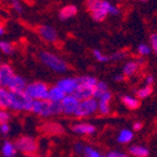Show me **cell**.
Listing matches in <instances>:
<instances>
[{"label":"cell","mask_w":157,"mask_h":157,"mask_svg":"<svg viewBox=\"0 0 157 157\" xmlns=\"http://www.w3.org/2000/svg\"><path fill=\"white\" fill-rule=\"evenodd\" d=\"M31 113L40 118H52L61 115V109H60V104L52 103L45 99V101H33Z\"/></svg>","instance_id":"1"},{"label":"cell","mask_w":157,"mask_h":157,"mask_svg":"<svg viewBox=\"0 0 157 157\" xmlns=\"http://www.w3.org/2000/svg\"><path fill=\"white\" fill-rule=\"evenodd\" d=\"M40 61L56 73H64L68 71L69 66L61 57L49 52H42L39 54Z\"/></svg>","instance_id":"2"},{"label":"cell","mask_w":157,"mask_h":157,"mask_svg":"<svg viewBox=\"0 0 157 157\" xmlns=\"http://www.w3.org/2000/svg\"><path fill=\"white\" fill-rule=\"evenodd\" d=\"M33 101L25 94V92L11 93V104L9 110L14 113H31Z\"/></svg>","instance_id":"3"},{"label":"cell","mask_w":157,"mask_h":157,"mask_svg":"<svg viewBox=\"0 0 157 157\" xmlns=\"http://www.w3.org/2000/svg\"><path fill=\"white\" fill-rule=\"evenodd\" d=\"M49 86L45 82L36 81L32 83H27L24 92L33 101H45L47 99Z\"/></svg>","instance_id":"4"},{"label":"cell","mask_w":157,"mask_h":157,"mask_svg":"<svg viewBox=\"0 0 157 157\" xmlns=\"http://www.w3.org/2000/svg\"><path fill=\"white\" fill-rule=\"evenodd\" d=\"M120 9L117 7V6L111 5L108 0H103V2L99 7L96 10H94L93 12H91L92 19L96 22H103L104 20L107 17V15H113V17H117V15L120 14Z\"/></svg>","instance_id":"5"},{"label":"cell","mask_w":157,"mask_h":157,"mask_svg":"<svg viewBox=\"0 0 157 157\" xmlns=\"http://www.w3.org/2000/svg\"><path fill=\"white\" fill-rule=\"evenodd\" d=\"M17 151L22 153L25 156L29 155H35V153L38 150V144H37L36 139H34L31 135H23L20 136L14 142Z\"/></svg>","instance_id":"6"},{"label":"cell","mask_w":157,"mask_h":157,"mask_svg":"<svg viewBox=\"0 0 157 157\" xmlns=\"http://www.w3.org/2000/svg\"><path fill=\"white\" fill-rule=\"evenodd\" d=\"M97 108H98V101L94 97L88 98V99H84V101H80L78 109H76L75 113H74V117L80 118V119L87 118L90 116L94 115L95 113H97Z\"/></svg>","instance_id":"7"},{"label":"cell","mask_w":157,"mask_h":157,"mask_svg":"<svg viewBox=\"0 0 157 157\" xmlns=\"http://www.w3.org/2000/svg\"><path fill=\"white\" fill-rule=\"evenodd\" d=\"M78 103L80 101L74 95H66L60 103L61 113L66 116H74L76 109H78Z\"/></svg>","instance_id":"8"},{"label":"cell","mask_w":157,"mask_h":157,"mask_svg":"<svg viewBox=\"0 0 157 157\" xmlns=\"http://www.w3.org/2000/svg\"><path fill=\"white\" fill-rule=\"evenodd\" d=\"M66 95H73L78 86V78L75 76H66L58 80L56 84Z\"/></svg>","instance_id":"9"},{"label":"cell","mask_w":157,"mask_h":157,"mask_svg":"<svg viewBox=\"0 0 157 157\" xmlns=\"http://www.w3.org/2000/svg\"><path fill=\"white\" fill-rule=\"evenodd\" d=\"M38 35L43 40L47 43H56L58 39V32L55 27L50 26V25H39L37 29Z\"/></svg>","instance_id":"10"},{"label":"cell","mask_w":157,"mask_h":157,"mask_svg":"<svg viewBox=\"0 0 157 157\" xmlns=\"http://www.w3.org/2000/svg\"><path fill=\"white\" fill-rule=\"evenodd\" d=\"M94 88H95V86H92V85H88V84L78 82V86L76 87L73 95L78 98V101L88 99V98L94 97Z\"/></svg>","instance_id":"11"},{"label":"cell","mask_w":157,"mask_h":157,"mask_svg":"<svg viewBox=\"0 0 157 157\" xmlns=\"http://www.w3.org/2000/svg\"><path fill=\"white\" fill-rule=\"evenodd\" d=\"M27 85V82L23 76L15 74L12 78V80L9 82L8 86L6 88H8L11 93H19V92H24L25 87Z\"/></svg>","instance_id":"12"},{"label":"cell","mask_w":157,"mask_h":157,"mask_svg":"<svg viewBox=\"0 0 157 157\" xmlns=\"http://www.w3.org/2000/svg\"><path fill=\"white\" fill-rule=\"evenodd\" d=\"M14 75V70L10 64H0V81H1V86L2 87H7L9 82L12 80V78Z\"/></svg>","instance_id":"13"},{"label":"cell","mask_w":157,"mask_h":157,"mask_svg":"<svg viewBox=\"0 0 157 157\" xmlns=\"http://www.w3.org/2000/svg\"><path fill=\"white\" fill-rule=\"evenodd\" d=\"M72 131L78 135H93L96 132V128L92 123L78 122L72 125Z\"/></svg>","instance_id":"14"},{"label":"cell","mask_w":157,"mask_h":157,"mask_svg":"<svg viewBox=\"0 0 157 157\" xmlns=\"http://www.w3.org/2000/svg\"><path fill=\"white\" fill-rule=\"evenodd\" d=\"M66 94L58 87V86L55 84L52 86H49L48 90V95H47V101H52V103L60 104L61 101L64 98Z\"/></svg>","instance_id":"15"},{"label":"cell","mask_w":157,"mask_h":157,"mask_svg":"<svg viewBox=\"0 0 157 157\" xmlns=\"http://www.w3.org/2000/svg\"><path fill=\"white\" fill-rule=\"evenodd\" d=\"M17 147H15L14 142L6 140L5 142L1 144L0 147V154L2 157H15L17 156Z\"/></svg>","instance_id":"16"},{"label":"cell","mask_w":157,"mask_h":157,"mask_svg":"<svg viewBox=\"0 0 157 157\" xmlns=\"http://www.w3.org/2000/svg\"><path fill=\"white\" fill-rule=\"evenodd\" d=\"M76 13H78V8L75 6L67 5L59 11V19L61 21H67V20H70L73 17H75Z\"/></svg>","instance_id":"17"},{"label":"cell","mask_w":157,"mask_h":157,"mask_svg":"<svg viewBox=\"0 0 157 157\" xmlns=\"http://www.w3.org/2000/svg\"><path fill=\"white\" fill-rule=\"evenodd\" d=\"M11 104V92L6 87H0V109L9 110Z\"/></svg>","instance_id":"18"},{"label":"cell","mask_w":157,"mask_h":157,"mask_svg":"<svg viewBox=\"0 0 157 157\" xmlns=\"http://www.w3.org/2000/svg\"><path fill=\"white\" fill-rule=\"evenodd\" d=\"M129 153L134 157H147L150 151L143 145H132L129 147Z\"/></svg>","instance_id":"19"},{"label":"cell","mask_w":157,"mask_h":157,"mask_svg":"<svg viewBox=\"0 0 157 157\" xmlns=\"http://www.w3.org/2000/svg\"><path fill=\"white\" fill-rule=\"evenodd\" d=\"M133 136H134V133H133L132 130L122 129L117 136V142L120 143V144H128V143H130L132 141Z\"/></svg>","instance_id":"20"},{"label":"cell","mask_w":157,"mask_h":157,"mask_svg":"<svg viewBox=\"0 0 157 157\" xmlns=\"http://www.w3.org/2000/svg\"><path fill=\"white\" fill-rule=\"evenodd\" d=\"M140 68V61H128L127 63L123 66V72L122 74L124 76H131L134 73H136V71Z\"/></svg>","instance_id":"21"},{"label":"cell","mask_w":157,"mask_h":157,"mask_svg":"<svg viewBox=\"0 0 157 157\" xmlns=\"http://www.w3.org/2000/svg\"><path fill=\"white\" fill-rule=\"evenodd\" d=\"M121 101L122 104L129 109H136L140 106V101L137 99L135 96H131V95H123L121 98Z\"/></svg>","instance_id":"22"},{"label":"cell","mask_w":157,"mask_h":157,"mask_svg":"<svg viewBox=\"0 0 157 157\" xmlns=\"http://www.w3.org/2000/svg\"><path fill=\"white\" fill-rule=\"evenodd\" d=\"M15 48L14 45L11 42H8V40H0V52L5 55H12L14 52Z\"/></svg>","instance_id":"23"},{"label":"cell","mask_w":157,"mask_h":157,"mask_svg":"<svg viewBox=\"0 0 157 157\" xmlns=\"http://www.w3.org/2000/svg\"><path fill=\"white\" fill-rule=\"evenodd\" d=\"M108 91V85L103 81H98L96 84L95 88H94V98H99L104 93Z\"/></svg>","instance_id":"24"},{"label":"cell","mask_w":157,"mask_h":157,"mask_svg":"<svg viewBox=\"0 0 157 157\" xmlns=\"http://www.w3.org/2000/svg\"><path fill=\"white\" fill-rule=\"evenodd\" d=\"M153 90H152V86H148V85H145L143 86V87L139 88L136 91V93H135V97L137 98V99H145V98L150 97V95L152 94Z\"/></svg>","instance_id":"25"},{"label":"cell","mask_w":157,"mask_h":157,"mask_svg":"<svg viewBox=\"0 0 157 157\" xmlns=\"http://www.w3.org/2000/svg\"><path fill=\"white\" fill-rule=\"evenodd\" d=\"M93 56L94 58L97 60L98 62H107L109 61V56H106L99 49H94L93 50Z\"/></svg>","instance_id":"26"},{"label":"cell","mask_w":157,"mask_h":157,"mask_svg":"<svg viewBox=\"0 0 157 157\" xmlns=\"http://www.w3.org/2000/svg\"><path fill=\"white\" fill-rule=\"evenodd\" d=\"M137 54L140 55V56H148V55L152 52V49L148 45L146 44H140L137 46V49H136Z\"/></svg>","instance_id":"27"},{"label":"cell","mask_w":157,"mask_h":157,"mask_svg":"<svg viewBox=\"0 0 157 157\" xmlns=\"http://www.w3.org/2000/svg\"><path fill=\"white\" fill-rule=\"evenodd\" d=\"M103 0H86V8L90 12H93L101 5Z\"/></svg>","instance_id":"28"},{"label":"cell","mask_w":157,"mask_h":157,"mask_svg":"<svg viewBox=\"0 0 157 157\" xmlns=\"http://www.w3.org/2000/svg\"><path fill=\"white\" fill-rule=\"evenodd\" d=\"M9 2H10L11 8H12L17 13L23 12L24 8H23V5H22V2H21V0H9Z\"/></svg>","instance_id":"29"},{"label":"cell","mask_w":157,"mask_h":157,"mask_svg":"<svg viewBox=\"0 0 157 157\" xmlns=\"http://www.w3.org/2000/svg\"><path fill=\"white\" fill-rule=\"evenodd\" d=\"M97 111L101 115H108L110 113V104L108 103H101V101H98V108Z\"/></svg>","instance_id":"30"},{"label":"cell","mask_w":157,"mask_h":157,"mask_svg":"<svg viewBox=\"0 0 157 157\" xmlns=\"http://www.w3.org/2000/svg\"><path fill=\"white\" fill-rule=\"evenodd\" d=\"M83 154L85 155V157H101V155L99 154V152L93 148L91 146H85L84 147V152Z\"/></svg>","instance_id":"31"},{"label":"cell","mask_w":157,"mask_h":157,"mask_svg":"<svg viewBox=\"0 0 157 157\" xmlns=\"http://www.w3.org/2000/svg\"><path fill=\"white\" fill-rule=\"evenodd\" d=\"M11 132V125L9 122H5L0 124V135L2 136H8Z\"/></svg>","instance_id":"32"},{"label":"cell","mask_w":157,"mask_h":157,"mask_svg":"<svg viewBox=\"0 0 157 157\" xmlns=\"http://www.w3.org/2000/svg\"><path fill=\"white\" fill-rule=\"evenodd\" d=\"M10 119H11V115H10L9 110L0 109V124L5 122H9Z\"/></svg>","instance_id":"33"},{"label":"cell","mask_w":157,"mask_h":157,"mask_svg":"<svg viewBox=\"0 0 157 157\" xmlns=\"http://www.w3.org/2000/svg\"><path fill=\"white\" fill-rule=\"evenodd\" d=\"M127 57V52H116L115 54H113L111 56H109V60H116V61H119V60H122Z\"/></svg>","instance_id":"34"},{"label":"cell","mask_w":157,"mask_h":157,"mask_svg":"<svg viewBox=\"0 0 157 157\" xmlns=\"http://www.w3.org/2000/svg\"><path fill=\"white\" fill-rule=\"evenodd\" d=\"M111 98H113V94H111L109 91H107L106 93H104L103 95L101 96V97L97 98V101H101V103H108V104H110Z\"/></svg>","instance_id":"35"},{"label":"cell","mask_w":157,"mask_h":157,"mask_svg":"<svg viewBox=\"0 0 157 157\" xmlns=\"http://www.w3.org/2000/svg\"><path fill=\"white\" fill-rule=\"evenodd\" d=\"M150 43H151V49H152V52L157 54V34H152L150 37Z\"/></svg>","instance_id":"36"},{"label":"cell","mask_w":157,"mask_h":157,"mask_svg":"<svg viewBox=\"0 0 157 157\" xmlns=\"http://www.w3.org/2000/svg\"><path fill=\"white\" fill-rule=\"evenodd\" d=\"M106 157H129V155L122 152H118V151H113L108 153Z\"/></svg>","instance_id":"37"},{"label":"cell","mask_w":157,"mask_h":157,"mask_svg":"<svg viewBox=\"0 0 157 157\" xmlns=\"http://www.w3.org/2000/svg\"><path fill=\"white\" fill-rule=\"evenodd\" d=\"M84 147H85V145H83L81 142H78L74 144V152L76 153V154H82V153L84 152Z\"/></svg>","instance_id":"38"},{"label":"cell","mask_w":157,"mask_h":157,"mask_svg":"<svg viewBox=\"0 0 157 157\" xmlns=\"http://www.w3.org/2000/svg\"><path fill=\"white\" fill-rule=\"evenodd\" d=\"M142 127H143V124L141 122H139V121H136V122H134L133 123V125H132V129H133V131H140L141 129H142Z\"/></svg>","instance_id":"39"},{"label":"cell","mask_w":157,"mask_h":157,"mask_svg":"<svg viewBox=\"0 0 157 157\" xmlns=\"http://www.w3.org/2000/svg\"><path fill=\"white\" fill-rule=\"evenodd\" d=\"M145 81H146V85L152 86L153 84H154V76H153V75H147L146 78H145Z\"/></svg>","instance_id":"40"},{"label":"cell","mask_w":157,"mask_h":157,"mask_svg":"<svg viewBox=\"0 0 157 157\" xmlns=\"http://www.w3.org/2000/svg\"><path fill=\"white\" fill-rule=\"evenodd\" d=\"M125 76L123 75V74H117V75H115V78H113V80H115L116 82H122L124 81Z\"/></svg>","instance_id":"41"},{"label":"cell","mask_w":157,"mask_h":157,"mask_svg":"<svg viewBox=\"0 0 157 157\" xmlns=\"http://www.w3.org/2000/svg\"><path fill=\"white\" fill-rule=\"evenodd\" d=\"M5 27H3L2 24H0V37H2L3 35H5Z\"/></svg>","instance_id":"42"},{"label":"cell","mask_w":157,"mask_h":157,"mask_svg":"<svg viewBox=\"0 0 157 157\" xmlns=\"http://www.w3.org/2000/svg\"><path fill=\"white\" fill-rule=\"evenodd\" d=\"M25 157H36L35 155H29V156H25Z\"/></svg>","instance_id":"43"},{"label":"cell","mask_w":157,"mask_h":157,"mask_svg":"<svg viewBox=\"0 0 157 157\" xmlns=\"http://www.w3.org/2000/svg\"><path fill=\"white\" fill-rule=\"evenodd\" d=\"M141 1H147V0H141Z\"/></svg>","instance_id":"44"},{"label":"cell","mask_w":157,"mask_h":157,"mask_svg":"<svg viewBox=\"0 0 157 157\" xmlns=\"http://www.w3.org/2000/svg\"><path fill=\"white\" fill-rule=\"evenodd\" d=\"M0 87H1V81H0Z\"/></svg>","instance_id":"45"},{"label":"cell","mask_w":157,"mask_h":157,"mask_svg":"<svg viewBox=\"0 0 157 157\" xmlns=\"http://www.w3.org/2000/svg\"><path fill=\"white\" fill-rule=\"evenodd\" d=\"M101 157H104V156H101Z\"/></svg>","instance_id":"46"},{"label":"cell","mask_w":157,"mask_h":157,"mask_svg":"<svg viewBox=\"0 0 157 157\" xmlns=\"http://www.w3.org/2000/svg\"><path fill=\"white\" fill-rule=\"evenodd\" d=\"M0 64H1V62H0Z\"/></svg>","instance_id":"47"}]
</instances>
